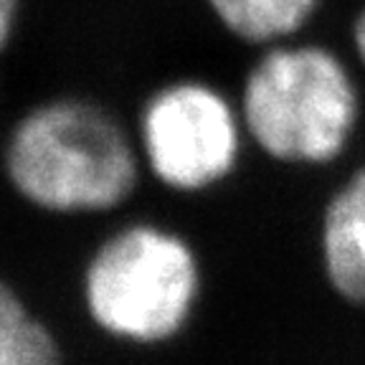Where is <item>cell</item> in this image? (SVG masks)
Segmentation results:
<instances>
[{
	"label": "cell",
	"instance_id": "cell-9",
	"mask_svg": "<svg viewBox=\"0 0 365 365\" xmlns=\"http://www.w3.org/2000/svg\"><path fill=\"white\" fill-rule=\"evenodd\" d=\"M345 48L348 53L355 58L360 68H363L365 74V0H360L358 8L350 13V21H348V29H345Z\"/></svg>",
	"mask_w": 365,
	"mask_h": 365
},
{
	"label": "cell",
	"instance_id": "cell-7",
	"mask_svg": "<svg viewBox=\"0 0 365 365\" xmlns=\"http://www.w3.org/2000/svg\"><path fill=\"white\" fill-rule=\"evenodd\" d=\"M63 340L29 294L0 272V365H63Z\"/></svg>",
	"mask_w": 365,
	"mask_h": 365
},
{
	"label": "cell",
	"instance_id": "cell-4",
	"mask_svg": "<svg viewBox=\"0 0 365 365\" xmlns=\"http://www.w3.org/2000/svg\"><path fill=\"white\" fill-rule=\"evenodd\" d=\"M130 125L145 180L180 198L221 190L251 153L234 86L195 71L155 81Z\"/></svg>",
	"mask_w": 365,
	"mask_h": 365
},
{
	"label": "cell",
	"instance_id": "cell-8",
	"mask_svg": "<svg viewBox=\"0 0 365 365\" xmlns=\"http://www.w3.org/2000/svg\"><path fill=\"white\" fill-rule=\"evenodd\" d=\"M26 0H0V58L13 48L21 36Z\"/></svg>",
	"mask_w": 365,
	"mask_h": 365
},
{
	"label": "cell",
	"instance_id": "cell-3",
	"mask_svg": "<svg viewBox=\"0 0 365 365\" xmlns=\"http://www.w3.org/2000/svg\"><path fill=\"white\" fill-rule=\"evenodd\" d=\"M205 269L185 231L160 218H122L86 251L76 299L102 340L158 350L180 340L203 302Z\"/></svg>",
	"mask_w": 365,
	"mask_h": 365
},
{
	"label": "cell",
	"instance_id": "cell-2",
	"mask_svg": "<svg viewBox=\"0 0 365 365\" xmlns=\"http://www.w3.org/2000/svg\"><path fill=\"white\" fill-rule=\"evenodd\" d=\"M234 91L251 153L272 165L330 170L363 135V68L314 34L254 51Z\"/></svg>",
	"mask_w": 365,
	"mask_h": 365
},
{
	"label": "cell",
	"instance_id": "cell-1",
	"mask_svg": "<svg viewBox=\"0 0 365 365\" xmlns=\"http://www.w3.org/2000/svg\"><path fill=\"white\" fill-rule=\"evenodd\" d=\"M0 175L18 203L68 221L117 216L145 182L130 120L84 91L26 104L3 132Z\"/></svg>",
	"mask_w": 365,
	"mask_h": 365
},
{
	"label": "cell",
	"instance_id": "cell-6",
	"mask_svg": "<svg viewBox=\"0 0 365 365\" xmlns=\"http://www.w3.org/2000/svg\"><path fill=\"white\" fill-rule=\"evenodd\" d=\"M221 36L249 53L314 34L327 0H198Z\"/></svg>",
	"mask_w": 365,
	"mask_h": 365
},
{
	"label": "cell",
	"instance_id": "cell-5",
	"mask_svg": "<svg viewBox=\"0 0 365 365\" xmlns=\"http://www.w3.org/2000/svg\"><path fill=\"white\" fill-rule=\"evenodd\" d=\"M317 246L330 289L365 309V160L348 168L322 203Z\"/></svg>",
	"mask_w": 365,
	"mask_h": 365
}]
</instances>
